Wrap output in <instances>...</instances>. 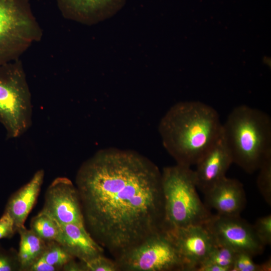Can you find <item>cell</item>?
I'll list each match as a JSON object with an SVG mask.
<instances>
[{"instance_id": "cell-17", "label": "cell", "mask_w": 271, "mask_h": 271, "mask_svg": "<svg viewBox=\"0 0 271 271\" xmlns=\"http://www.w3.org/2000/svg\"><path fill=\"white\" fill-rule=\"evenodd\" d=\"M30 229L46 242L56 241L60 233V225L47 214L40 212L32 218Z\"/></svg>"}, {"instance_id": "cell-16", "label": "cell", "mask_w": 271, "mask_h": 271, "mask_svg": "<svg viewBox=\"0 0 271 271\" xmlns=\"http://www.w3.org/2000/svg\"><path fill=\"white\" fill-rule=\"evenodd\" d=\"M17 232L20 236L18 253L21 271H27L34 262L42 256L47 242L25 226L19 228Z\"/></svg>"}, {"instance_id": "cell-23", "label": "cell", "mask_w": 271, "mask_h": 271, "mask_svg": "<svg viewBox=\"0 0 271 271\" xmlns=\"http://www.w3.org/2000/svg\"><path fill=\"white\" fill-rule=\"evenodd\" d=\"M255 233L261 243L265 247L271 244V215L258 218L253 225Z\"/></svg>"}, {"instance_id": "cell-12", "label": "cell", "mask_w": 271, "mask_h": 271, "mask_svg": "<svg viewBox=\"0 0 271 271\" xmlns=\"http://www.w3.org/2000/svg\"><path fill=\"white\" fill-rule=\"evenodd\" d=\"M66 19L83 24H97L115 15L126 0H56Z\"/></svg>"}, {"instance_id": "cell-5", "label": "cell", "mask_w": 271, "mask_h": 271, "mask_svg": "<svg viewBox=\"0 0 271 271\" xmlns=\"http://www.w3.org/2000/svg\"><path fill=\"white\" fill-rule=\"evenodd\" d=\"M31 94L19 59L0 64V123L7 139L20 137L32 123Z\"/></svg>"}, {"instance_id": "cell-22", "label": "cell", "mask_w": 271, "mask_h": 271, "mask_svg": "<svg viewBox=\"0 0 271 271\" xmlns=\"http://www.w3.org/2000/svg\"><path fill=\"white\" fill-rule=\"evenodd\" d=\"M0 271H21L18 251L0 245Z\"/></svg>"}, {"instance_id": "cell-29", "label": "cell", "mask_w": 271, "mask_h": 271, "mask_svg": "<svg viewBox=\"0 0 271 271\" xmlns=\"http://www.w3.org/2000/svg\"><path fill=\"white\" fill-rule=\"evenodd\" d=\"M261 271H270L271 269V260L270 258L264 261L260 264Z\"/></svg>"}, {"instance_id": "cell-28", "label": "cell", "mask_w": 271, "mask_h": 271, "mask_svg": "<svg viewBox=\"0 0 271 271\" xmlns=\"http://www.w3.org/2000/svg\"><path fill=\"white\" fill-rule=\"evenodd\" d=\"M64 271H82V267L81 261H75V258L72 259L66 263L62 268Z\"/></svg>"}, {"instance_id": "cell-6", "label": "cell", "mask_w": 271, "mask_h": 271, "mask_svg": "<svg viewBox=\"0 0 271 271\" xmlns=\"http://www.w3.org/2000/svg\"><path fill=\"white\" fill-rule=\"evenodd\" d=\"M42 36L29 0H0V64L19 59Z\"/></svg>"}, {"instance_id": "cell-2", "label": "cell", "mask_w": 271, "mask_h": 271, "mask_svg": "<svg viewBox=\"0 0 271 271\" xmlns=\"http://www.w3.org/2000/svg\"><path fill=\"white\" fill-rule=\"evenodd\" d=\"M158 129L164 148L177 164L191 167L220 137L222 123L212 106L183 101L169 108Z\"/></svg>"}, {"instance_id": "cell-24", "label": "cell", "mask_w": 271, "mask_h": 271, "mask_svg": "<svg viewBox=\"0 0 271 271\" xmlns=\"http://www.w3.org/2000/svg\"><path fill=\"white\" fill-rule=\"evenodd\" d=\"M231 271H261L260 264H256L250 255L237 252Z\"/></svg>"}, {"instance_id": "cell-9", "label": "cell", "mask_w": 271, "mask_h": 271, "mask_svg": "<svg viewBox=\"0 0 271 271\" xmlns=\"http://www.w3.org/2000/svg\"><path fill=\"white\" fill-rule=\"evenodd\" d=\"M40 212L47 214L60 225L85 226L78 191L66 177H57L48 186Z\"/></svg>"}, {"instance_id": "cell-18", "label": "cell", "mask_w": 271, "mask_h": 271, "mask_svg": "<svg viewBox=\"0 0 271 271\" xmlns=\"http://www.w3.org/2000/svg\"><path fill=\"white\" fill-rule=\"evenodd\" d=\"M236 253L230 247L216 242L206 259L202 264L213 263L231 271Z\"/></svg>"}, {"instance_id": "cell-20", "label": "cell", "mask_w": 271, "mask_h": 271, "mask_svg": "<svg viewBox=\"0 0 271 271\" xmlns=\"http://www.w3.org/2000/svg\"><path fill=\"white\" fill-rule=\"evenodd\" d=\"M256 180L258 189L266 203L271 205V154L263 160Z\"/></svg>"}, {"instance_id": "cell-8", "label": "cell", "mask_w": 271, "mask_h": 271, "mask_svg": "<svg viewBox=\"0 0 271 271\" xmlns=\"http://www.w3.org/2000/svg\"><path fill=\"white\" fill-rule=\"evenodd\" d=\"M204 225L216 242L230 247L236 252L247 253L253 257L261 254L265 248L258 239L253 225L240 216L212 214Z\"/></svg>"}, {"instance_id": "cell-27", "label": "cell", "mask_w": 271, "mask_h": 271, "mask_svg": "<svg viewBox=\"0 0 271 271\" xmlns=\"http://www.w3.org/2000/svg\"><path fill=\"white\" fill-rule=\"evenodd\" d=\"M196 271H229L226 268L213 263H203L197 268Z\"/></svg>"}, {"instance_id": "cell-25", "label": "cell", "mask_w": 271, "mask_h": 271, "mask_svg": "<svg viewBox=\"0 0 271 271\" xmlns=\"http://www.w3.org/2000/svg\"><path fill=\"white\" fill-rule=\"evenodd\" d=\"M17 232L13 219L10 214L4 211L0 218V239L12 237Z\"/></svg>"}, {"instance_id": "cell-4", "label": "cell", "mask_w": 271, "mask_h": 271, "mask_svg": "<svg viewBox=\"0 0 271 271\" xmlns=\"http://www.w3.org/2000/svg\"><path fill=\"white\" fill-rule=\"evenodd\" d=\"M161 173L162 230L205 223L212 214L197 193L194 170L177 164L164 167Z\"/></svg>"}, {"instance_id": "cell-11", "label": "cell", "mask_w": 271, "mask_h": 271, "mask_svg": "<svg viewBox=\"0 0 271 271\" xmlns=\"http://www.w3.org/2000/svg\"><path fill=\"white\" fill-rule=\"evenodd\" d=\"M233 160L222 133L195 164L197 188L205 194L226 177Z\"/></svg>"}, {"instance_id": "cell-21", "label": "cell", "mask_w": 271, "mask_h": 271, "mask_svg": "<svg viewBox=\"0 0 271 271\" xmlns=\"http://www.w3.org/2000/svg\"><path fill=\"white\" fill-rule=\"evenodd\" d=\"M80 261L82 271H119L115 261L105 257L103 254Z\"/></svg>"}, {"instance_id": "cell-14", "label": "cell", "mask_w": 271, "mask_h": 271, "mask_svg": "<svg viewBox=\"0 0 271 271\" xmlns=\"http://www.w3.org/2000/svg\"><path fill=\"white\" fill-rule=\"evenodd\" d=\"M65 250L80 261H86L102 254L104 248L91 236L84 225H60L56 240Z\"/></svg>"}, {"instance_id": "cell-19", "label": "cell", "mask_w": 271, "mask_h": 271, "mask_svg": "<svg viewBox=\"0 0 271 271\" xmlns=\"http://www.w3.org/2000/svg\"><path fill=\"white\" fill-rule=\"evenodd\" d=\"M46 242V247L42 257L49 264L62 270L64 265L75 259L56 241Z\"/></svg>"}, {"instance_id": "cell-15", "label": "cell", "mask_w": 271, "mask_h": 271, "mask_svg": "<svg viewBox=\"0 0 271 271\" xmlns=\"http://www.w3.org/2000/svg\"><path fill=\"white\" fill-rule=\"evenodd\" d=\"M43 169L37 171L31 179L10 197L5 211L13 220L16 231L24 226L28 214L39 194L44 178Z\"/></svg>"}, {"instance_id": "cell-26", "label": "cell", "mask_w": 271, "mask_h": 271, "mask_svg": "<svg viewBox=\"0 0 271 271\" xmlns=\"http://www.w3.org/2000/svg\"><path fill=\"white\" fill-rule=\"evenodd\" d=\"M60 270L57 267L49 264L42 257L34 262L27 271H57Z\"/></svg>"}, {"instance_id": "cell-13", "label": "cell", "mask_w": 271, "mask_h": 271, "mask_svg": "<svg viewBox=\"0 0 271 271\" xmlns=\"http://www.w3.org/2000/svg\"><path fill=\"white\" fill-rule=\"evenodd\" d=\"M204 195L207 207L221 215L240 216L246 204L242 184L236 179L226 177Z\"/></svg>"}, {"instance_id": "cell-10", "label": "cell", "mask_w": 271, "mask_h": 271, "mask_svg": "<svg viewBox=\"0 0 271 271\" xmlns=\"http://www.w3.org/2000/svg\"><path fill=\"white\" fill-rule=\"evenodd\" d=\"M187 263L189 271H196L207 258L216 241L204 224L162 230Z\"/></svg>"}, {"instance_id": "cell-1", "label": "cell", "mask_w": 271, "mask_h": 271, "mask_svg": "<svg viewBox=\"0 0 271 271\" xmlns=\"http://www.w3.org/2000/svg\"><path fill=\"white\" fill-rule=\"evenodd\" d=\"M85 226L115 258L162 230V173L130 150H100L84 161L75 178Z\"/></svg>"}, {"instance_id": "cell-7", "label": "cell", "mask_w": 271, "mask_h": 271, "mask_svg": "<svg viewBox=\"0 0 271 271\" xmlns=\"http://www.w3.org/2000/svg\"><path fill=\"white\" fill-rule=\"evenodd\" d=\"M114 260L119 271H189L163 230L150 235Z\"/></svg>"}, {"instance_id": "cell-3", "label": "cell", "mask_w": 271, "mask_h": 271, "mask_svg": "<svg viewBox=\"0 0 271 271\" xmlns=\"http://www.w3.org/2000/svg\"><path fill=\"white\" fill-rule=\"evenodd\" d=\"M222 134L233 163L251 174L271 154V118L266 112L241 105L222 124Z\"/></svg>"}]
</instances>
